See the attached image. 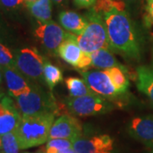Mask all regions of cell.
Here are the masks:
<instances>
[{
    "label": "cell",
    "mask_w": 153,
    "mask_h": 153,
    "mask_svg": "<svg viewBox=\"0 0 153 153\" xmlns=\"http://www.w3.org/2000/svg\"><path fill=\"white\" fill-rule=\"evenodd\" d=\"M76 153H99L113 150V140L107 134H100L88 139L79 138L72 142Z\"/></svg>",
    "instance_id": "cell-12"
},
{
    "label": "cell",
    "mask_w": 153,
    "mask_h": 153,
    "mask_svg": "<svg viewBox=\"0 0 153 153\" xmlns=\"http://www.w3.org/2000/svg\"><path fill=\"white\" fill-rule=\"evenodd\" d=\"M97 0H73L74 4L80 9H88L92 8Z\"/></svg>",
    "instance_id": "cell-28"
},
{
    "label": "cell",
    "mask_w": 153,
    "mask_h": 153,
    "mask_svg": "<svg viewBox=\"0 0 153 153\" xmlns=\"http://www.w3.org/2000/svg\"><path fill=\"white\" fill-rule=\"evenodd\" d=\"M55 117L53 113L22 116L16 129L21 150L38 146L47 142Z\"/></svg>",
    "instance_id": "cell-2"
},
{
    "label": "cell",
    "mask_w": 153,
    "mask_h": 153,
    "mask_svg": "<svg viewBox=\"0 0 153 153\" xmlns=\"http://www.w3.org/2000/svg\"><path fill=\"white\" fill-rule=\"evenodd\" d=\"M51 1L58 5H66L68 2V0H51Z\"/></svg>",
    "instance_id": "cell-29"
},
{
    "label": "cell",
    "mask_w": 153,
    "mask_h": 153,
    "mask_svg": "<svg viewBox=\"0 0 153 153\" xmlns=\"http://www.w3.org/2000/svg\"><path fill=\"white\" fill-rule=\"evenodd\" d=\"M123 1L128 4H138L140 3L141 0H123Z\"/></svg>",
    "instance_id": "cell-30"
},
{
    "label": "cell",
    "mask_w": 153,
    "mask_h": 153,
    "mask_svg": "<svg viewBox=\"0 0 153 153\" xmlns=\"http://www.w3.org/2000/svg\"><path fill=\"white\" fill-rule=\"evenodd\" d=\"M0 66L3 67L16 66V55L10 49L0 42Z\"/></svg>",
    "instance_id": "cell-25"
},
{
    "label": "cell",
    "mask_w": 153,
    "mask_h": 153,
    "mask_svg": "<svg viewBox=\"0 0 153 153\" xmlns=\"http://www.w3.org/2000/svg\"><path fill=\"white\" fill-rule=\"evenodd\" d=\"M35 1H37V0H23V3L25 4V5L27 6L28 4H31L34 3Z\"/></svg>",
    "instance_id": "cell-32"
},
{
    "label": "cell",
    "mask_w": 153,
    "mask_h": 153,
    "mask_svg": "<svg viewBox=\"0 0 153 153\" xmlns=\"http://www.w3.org/2000/svg\"><path fill=\"white\" fill-rule=\"evenodd\" d=\"M22 115L14 100L4 96L0 101V136L15 131L19 125Z\"/></svg>",
    "instance_id": "cell-11"
},
{
    "label": "cell",
    "mask_w": 153,
    "mask_h": 153,
    "mask_svg": "<svg viewBox=\"0 0 153 153\" xmlns=\"http://www.w3.org/2000/svg\"><path fill=\"white\" fill-rule=\"evenodd\" d=\"M16 102L22 116L38 113H53L56 116L59 112V105L53 94L37 85H32L30 92L16 98Z\"/></svg>",
    "instance_id": "cell-3"
},
{
    "label": "cell",
    "mask_w": 153,
    "mask_h": 153,
    "mask_svg": "<svg viewBox=\"0 0 153 153\" xmlns=\"http://www.w3.org/2000/svg\"><path fill=\"white\" fill-rule=\"evenodd\" d=\"M44 57L35 48H24L16 54V67L24 76L35 81L44 76Z\"/></svg>",
    "instance_id": "cell-6"
},
{
    "label": "cell",
    "mask_w": 153,
    "mask_h": 153,
    "mask_svg": "<svg viewBox=\"0 0 153 153\" xmlns=\"http://www.w3.org/2000/svg\"><path fill=\"white\" fill-rule=\"evenodd\" d=\"M82 127L81 123L71 115H62L55 119L49 131V139H65L75 141L81 138Z\"/></svg>",
    "instance_id": "cell-9"
},
{
    "label": "cell",
    "mask_w": 153,
    "mask_h": 153,
    "mask_svg": "<svg viewBox=\"0 0 153 153\" xmlns=\"http://www.w3.org/2000/svg\"><path fill=\"white\" fill-rule=\"evenodd\" d=\"M136 86L153 103V66H140L136 69Z\"/></svg>",
    "instance_id": "cell-16"
},
{
    "label": "cell",
    "mask_w": 153,
    "mask_h": 153,
    "mask_svg": "<svg viewBox=\"0 0 153 153\" xmlns=\"http://www.w3.org/2000/svg\"><path fill=\"white\" fill-rule=\"evenodd\" d=\"M66 107L71 114L88 117L107 113L113 110L114 104L108 99L92 93L81 97L67 99Z\"/></svg>",
    "instance_id": "cell-5"
},
{
    "label": "cell",
    "mask_w": 153,
    "mask_h": 153,
    "mask_svg": "<svg viewBox=\"0 0 153 153\" xmlns=\"http://www.w3.org/2000/svg\"><path fill=\"white\" fill-rule=\"evenodd\" d=\"M23 4V0H0V7L5 10H14Z\"/></svg>",
    "instance_id": "cell-26"
},
{
    "label": "cell",
    "mask_w": 153,
    "mask_h": 153,
    "mask_svg": "<svg viewBox=\"0 0 153 153\" xmlns=\"http://www.w3.org/2000/svg\"><path fill=\"white\" fill-rule=\"evenodd\" d=\"M65 83L71 97L73 98L81 97L94 93L88 88L86 82L83 80V78L82 79L76 76H70L65 80Z\"/></svg>",
    "instance_id": "cell-20"
},
{
    "label": "cell",
    "mask_w": 153,
    "mask_h": 153,
    "mask_svg": "<svg viewBox=\"0 0 153 153\" xmlns=\"http://www.w3.org/2000/svg\"><path fill=\"white\" fill-rule=\"evenodd\" d=\"M152 153H153V149H152Z\"/></svg>",
    "instance_id": "cell-39"
},
{
    "label": "cell",
    "mask_w": 153,
    "mask_h": 153,
    "mask_svg": "<svg viewBox=\"0 0 153 153\" xmlns=\"http://www.w3.org/2000/svg\"><path fill=\"white\" fill-rule=\"evenodd\" d=\"M24 153H31V152H24Z\"/></svg>",
    "instance_id": "cell-38"
},
{
    "label": "cell",
    "mask_w": 153,
    "mask_h": 153,
    "mask_svg": "<svg viewBox=\"0 0 153 153\" xmlns=\"http://www.w3.org/2000/svg\"><path fill=\"white\" fill-rule=\"evenodd\" d=\"M72 147V141L65 139H50L46 144V153H58L66 148Z\"/></svg>",
    "instance_id": "cell-24"
},
{
    "label": "cell",
    "mask_w": 153,
    "mask_h": 153,
    "mask_svg": "<svg viewBox=\"0 0 153 153\" xmlns=\"http://www.w3.org/2000/svg\"><path fill=\"white\" fill-rule=\"evenodd\" d=\"M104 18L110 48L129 60L140 58V44L134 25L125 10L113 9Z\"/></svg>",
    "instance_id": "cell-1"
},
{
    "label": "cell",
    "mask_w": 153,
    "mask_h": 153,
    "mask_svg": "<svg viewBox=\"0 0 153 153\" xmlns=\"http://www.w3.org/2000/svg\"><path fill=\"white\" fill-rule=\"evenodd\" d=\"M38 153H46V152H43V151H40V152H38Z\"/></svg>",
    "instance_id": "cell-36"
},
{
    "label": "cell",
    "mask_w": 153,
    "mask_h": 153,
    "mask_svg": "<svg viewBox=\"0 0 153 153\" xmlns=\"http://www.w3.org/2000/svg\"><path fill=\"white\" fill-rule=\"evenodd\" d=\"M5 96V93H4V90L3 88H0V101L2 100V99Z\"/></svg>",
    "instance_id": "cell-31"
},
{
    "label": "cell",
    "mask_w": 153,
    "mask_h": 153,
    "mask_svg": "<svg viewBox=\"0 0 153 153\" xmlns=\"http://www.w3.org/2000/svg\"><path fill=\"white\" fill-rule=\"evenodd\" d=\"M86 18L87 27L80 35H76V41L82 51L93 53L99 49H110L104 18L91 10Z\"/></svg>",
    "instance_id": "cell-4"
},
{
    "label": "cell",
    "mask_w": 153,
    "mask_h": 153,
    "mask_svg": "<svg viewBox=\"0 0 153 153\" xmlns=\"http://www.w3.org/2000/svg\"><path fill=\"white\" fill-rule=\"evenodd\" d=\"M104 71L106 73V75L109 76V78L111 79V81L115 86V88L121 94H124L127 92L128 85H129L128 79L126 76L127 71L119 67L108 68V69L104 70Z\"/></svg>",
    "instance_id": "cell-19"
},
{
    "label": "cell",
    "mask_w": 153,
    "mask_h": 153,
    "mask_svg": "<svg viewBox=\"0 0 153 153\" xmlns=\"http://www.w3.org/2000/svg\"><path fill=\"white\" fill-rule=\"evenodd\" d=\"M99 153H112V151H109V152H99Z\"/></svg>",
    "instance_id": "cell-35"
},
{
    "label": "cell",
    "mask_w": 153,
    "mask_h": 153,
    "mask_svg": "<svg viewBox=\"0 0 153 153\" xmlns=\"http://www.w3.org/2000/svg\"><path fill=\"white\" fill-rule=\"evenodd\" d=\"M34 35L42 46L51 54H58L60 45L67 38L68 33L64 28L53 21L46 22H38L34 30Z\"/></svg>",
    "instance_id": "cell-7"
},
{
    "label": "cell",
    "mask_w": 153,
    "mask_h": 153,
    "mask_svg": "<svg viewBox=\"0 0 153 153\" xmlns=\"http://www.w3.org/2000/svg\"><path fill=\"white\" fill-rule=\"evenodd\" d=\"M0 153H4V152L3 151H0Z\"/></svg>",
    "instance_id": "cell-37"
},
{
    "label": "cell",
    "mask_w": 153,
    "mask_h": 153,
    "mask_svg": "<svg viewBox=\"0 0 153 153\" xmlns=\"http://www.w3.org/2000/svg\"><path fill=\"white\" fill-rule=\"evenodd\" d=\"M128 131L134 139L153 149V115L134 117L128 123Z\"/></svg>",
    "instance_id": "cell-10"
},
{
    "label": "cell",
    "mask_w": 153,
    "mask_h": 153,
    "mask_svg": "<svg viewBox=\"0 0 153 153\" xmlns=\"http://www.w3.org/2000/svg\"><path fill=\"white\" fill-rule=\"evenodd\" d=\"M113 9L125 10V3L123 0H97L90 10L102 16Z\"/></svg>",
    "instance_id": "cell-22"
},
{
    "label": "cell",
    "mask_w": 153,
    "mask_h": 153,
    "mask_svg": "<svg viewBox=\"0 0 153 153\" xmlns=\"http://www.w3.org/2000/svg\"><path fill=\"white\" fill-rule=\"evenodd\" d=\"M146 21L147 24H152L153 23V0H146Z\"/></svg>",
    "instance_id": "cell-27"
},
{
    "label": "cell",
    "mask_w": 153,
    "mask_h": 153,
    "mask_svg": "<svg viewBox=\"0 0 153 153\" xmlns=\"http://www.w3.org/2000/svg\"><path fill=\"white\" fill-rule=\"evenodd\" d=\"M84 52L77 43L76 35L68 33L67 38L60 44L58 49V55L69 65L77 68L82 60Z\"/></svg>",
    "instance_id": "cell-14"
},
{
    "label": "cell",
    "mask_w": 153,
    "mask_h": 153,
    "mask_svg": "<svg viewBox=\"0 0 153 153\" xmlns=\"http://www.w3.org/2000/svg\"><path fill=\"white\" fill-rule=\"evenodd\" d=\"M4 76L9 94L12 97L17 98L31 91L32 85L16 66L4 67Z\"/></svg>",
    "instance_id": "cell-13"
},
{
    "label": "cell",
    "mask_w": 153,
    "mask_h": 153,
    "mask_svg": "<svg viewBox=\"0 0 153 153\" xmlns=\"http://www.w3.org/2000/svg\"><path fill=\"white\" fill-rule=\"evenodd\" d=\"M0 151H2V140H1V136H0Z\"/></svg>",
    "instance_id": "cell-34"
},
{
    "label": "cell",
    "mask_w": 153,
    "mask_h": 153,
    "mask_svg": "<svg viewBox=\"0 0 153 153\" xmlns=\"http://www.w3.org/2000/svg\"><path fill=\"white\" fill-rule=\"evenodd\" d=\"M44 78L50 89L63 80V74L59 67H57L49 61L45 60L44 66Z\"/></svg>",
    "instance_id": "cell-21"
},
{
    "label": "cell",
    "mask_w": 153,
    "mask_h": 153,
    "mask_svg": "<svg viewBox=\"0 0 153 153\" xmlns=\"http://www.w3.org/2000/svg\"><path fill=\"white\" fill-rule=\"evenodd\" d=\"M3 74H4V67L0 66V83L2 82V80H3Z\"/></svg>",
    "instance_id": "cell-33"
},
{
    "label": "cell",
    "mask_w": 153,
    "mask_h": 153,
    "mask_svg": "<svg viewBox=\"0 0 153 153\" xmlns=\"http://www.w3.org/2000/svg\"><path fill=\"white\" fill-rule=\"evenodd\" d=\"M92 66L98 69H108L111 67H119L127 71L123 65L115 58L113 54L107 49H101L91 53Z\"/></svg>",
    "instance_id": "cell-17"
},
{
    "label": "cell",
    "mask_w": 153,
    "mask_h": 153,
    "mask_svg": "<svg viewBox=\"0 0 153 153\" xmlns=\"http://www.w3.org/2000/svg\"><path fill=\"white\" fill-rule=\"evenodd\" d=\"M2 151L4 153H19L21 148L15 131L10 132L1 136Z\"/></svg>",
    "instance_id": "cell-23"
},
{
    "label": "cell",
    "mask_w": 153,
    "mask_h": 153,
    "mask_svg": "<svg viewBox=\"0 0 153 153\" xmlns=\"http://www.w3.org/2000/svg\"><path fill=\"white\" fill-rule=\"evenodd\" d=\"M29 10L38 22H46L51 21L52 5L51 0H37L34 3L28 4Z\"/></svg>",
    "instance_id": "cell-18"
},
{
    "label": "cell",
    "mask_w": 153,
    "mask_h": 153,
    "mask_svg": "<svg viewBox=\"0 0 153 153\" xmlns=\"http://www.w3.org/2000/svg\"><path fill=\"white\" fill-rule=\"evenodd\" d=\"M83 80L94 93L100 94L104 98L113 101L123 95L112 84V82L104 71H79Z\"/></svg>",
    "instance_id": "cell-8"
},
{
    "label": "cell",
    "mask_w": 153,
    "mask_h": 153,
    "mask_svg": "<svg viewBox=\"0 0 153 153\" xmlns=\"http://www.w3.org/2000/svg\"><path fill=\"white\" fill-rule=\"evenodd\" d=\"M60 26L69 33L80 35L88 25L87 18L74 11H62L59 15Z\"/></svg>",
    "instance_id": "cell-15"
}]
</instances>
